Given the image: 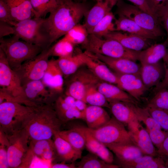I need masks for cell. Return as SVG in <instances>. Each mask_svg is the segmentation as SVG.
<instances>
[{
	"mask_svg": "<svg viewBox=\"0 0 168 168\" xmlns=\"http://www.w3.org/2000/svg\"><path fill=\"white\" fill-rule=\"evenodd\" d=\"M88 10L84 3L63 0L44 19L40 29L47 47L78 24Z\"/></svg>",
	"mask_w": 168,
	"mask_h": 168,
	"instance_id": "1",
	"label": "cell"
},
{
	"mask_svg": "<svg viewBox=\"0 0 168 168\" xmlns=\"http://www.w3.org/2000/svg\"><path fill=\"white\" fill-rule=\"evenodd\" d=\"M62 123L52 104H45L35 107L24 129L30 139H51L60 130Z\"/></svg>",
	"mask_w": 168,
	"mask_h": 168,
	"instance_id": "2",
	"label": "cell"
},
{
	"mask_svg": "<svg viewBox=\"0 0 168 168\" xmlns=\"http://www.w3.org/2000/svg\"><path fill=\"white\" fill-rule=\"evenodd\" d=\"M0 103L5 101L16 102L30 106L38 105L27 99L19 77L10 67L0 49Z\"/></svg>",
	"mask_w": 168,
	"mask_h": 168,
	"instance_id": "3",
	"label": "cell"
},
{
	"mask_svg": "<svg viewBox=\"0 0 168 168\" xmlns=\"http://www.w3.org/2000/svg\"><path fill=\"white\" fill-rule=\"evenodd\" d=\"M36 106L11 101L0 103V130L6 136H9L24 129Z\"/></svg>",
	"mask_w": 168,
	"mask_h": 168,
	"instance_id": "4",
	"label": "cell"
},
{
	"mask_svg": "<svg viewBox=\"0 0 168 168\" xmlns=\"http://www.w3.org/2000/svg\"><path fill=\"white\" fill-rule=\"evenodd\" d=\"M0 49L4 53L11 68L14 71L25 62L39 54L42 47L21 41L17 36L0 39Z\"/></svg>",
	"mask_w": 168,
	"mask_h": 168,
	"instance_id": "5",
	"label": "cell"
},
{
	"mask_svg": "<svg viewBox=\"0 0 168 168\" xmlns=\"http://www.w3.org/2000/svg\"><path fill=\"white\" fill-rule=\"evenodd\" d=\"M86 51L113 58H124L136 62L138 60L140 51L128 49L117 40L102 38L89 34L86 41L82 44Z\"/></svg>",
	"mask_w": 168,
	"mask_h": 168,
	"instance_id": "6",
	"label": "cell"
},
{
	"mask_svg": "<svg viewBox=\"0 0 168 168\" xmlns=\"http://www.w3.org/2000/svg\"><path fill=\"white\" fill-rule=\"evenodd\" d=\"M85 128L93 137L106 147L114 144H134L124 125L114 117L110 118L107 122L97 128Z\"/></svg>",
	"mask_w": 168,
	"mask_h": 168,
	"instance_id": "7",
	"label": "cell"
},
{
	"mask_svg": "<svg viewBox=\"0 0 168 168\" xmlns=\"http://www.w3.org/2000/svg\"><path fill=\"white\" fill-rule=\"evenodd\" d=\"M117 12L135 22L143 28L153 33L157 38L164 33L160 24L155 18L143 11L138 7L118 0L116 3Z\"/></svg>",
	"mask_w": 168,
	"mask_h": 168,
	"instance_id": "8",
	"label": "cell"
},
{
	"mask_svg": "<svg viewBox=\"0 0 168 168\" xmlns=\"http://www.w3.org/2000/svg\"><path fill=\"white\" fill-rule=\"evenodd\" d=\"M51 56L50 47L45 48L14 71L20 78L22 85L30 81L42 79L48 66L49 58Z\"/></svg>",
	"mask_w": 168,
	"mask_h": 168,
	"instance_id": "9",
	"label": "cell"
},
{
	"mask_svg": "<svg viewBox=\"0 0 168 168\" xmlns=\"http://www.w3.org/2000/svg\"><path fill=\"white\" fill-rule=\"evenodd\" d=\"M6 136L8 139L7 152L9 167L20 168L29 149L30 139L28 133L23 129L12 135Z\"/></svg>",
	"mask_w": 168,
	"mask_h": 168,
	"instance_id": "10",
	"label": "cell"
},
{
	"mask_svg": "<svg viewBox=\"0 0 168 168\" xmlns=\"http://www.w3.org/2000/svg\"><path fill=\"white\" fill-rule=\"evenodd\" d=\"M80 68L73 74L66 88L65 94L84 101L86 94L91 87L97 86L99 79L88 68Z\"/></svg>",
	"mask_w": 168,
	"mask_h": 168,
	"instance_id": "11",
	"label": "cell"
},
{
	"mask_svg": "<svg viewBox=\"0 0 168 168\" xmlns=\"http://www.w3.org/2000/svg\"><path fill=\"white\" fill-rule=\"evenodd\" d=\"M44 18H35L16 22L14 26V35L27 42L47 47L46 40L41 34L40 29Z\"/></svg>",
	"mask_w": 168,
	"mask_h": 168,
	"instance_id": "12",
	"label": "cell"
},
{
	"mask_svg": "<svg viewBox=\"0 0 168 168\" xmlns=\"http://www.w3.org/2000/svg\"><path fill=\"white\" fill-rule=\"evenodd\" d=\"M127 125L132 142L143 154L157 156V149L153 144L148 132L138 119L130 122Z\"/></svg>",
	"mask_w": 168,
	"mask_h": 168,
	"instance_id": "13",
	"label": "cell"
},
{
	"mask_svg": "<svg viewBox=\"0 0 168 168\" xmlns=\"http://www.w3.org/2000/svg\"><path fill=\"white\" fill-rule=\"evenodd\" d=\"M22 86L26 97L30 101L37 105L52 104L54 96L41 80L30 81Z\"/></svg>",
	"mask_w": 168,
	"mask_h": 168,
	"instance_id": "14",
	"label": "cell"
},
{
	"mask_svg": "<svg viewBox=\"0 0 168 168\" xmlns=\"http://www.w3.org/2000/svg\"><path fill=\"white\" fill-rule=\"evenodd\" d=\"M114 73L117 78V85L135 100H139L147 89L140 75Z\"/></svg>",
	"mask_w": 168,
	"mask_h": 168,
	"instance_id": "15",
	"label": "cell"
},
{
	"mask_svg": "<svg viewBox=\"0 0 168 168\" xmlns=\"http://www.w3.org/2000/svg\"><path fill=\"white\" fill-rule=\"evenodd\" d=\"M84 53L85 65L100 80L117 85V78L114 73L94 54L86 51Z\"/></svg>",
	"mask_w": 168,
	"mask_h": 168,
	"instance_id": "16",
	"label": "cell"
},
{
	"mask_svg": "<svg viewBox=\"0 0 168 168\" xmlns=\"http://www.w3.org/2000/svg\"><path fill=\"white\" fill-rule=\"evenodd\" d=\"M63 75L56 60H49L47 68L41 80L45 86L55 96L63 90Z\"/></svg>",
	"mask_w": 168,
	"mask_h": 168,
	"instance_id": "17",
	"label": "cell"
},
{
	"mask_svg": "<svg viewBox=\"0 0 168 168\" xmlns=\"http://www.w3.org/2000/svg\"><path fill=\"white\" fill-rule=\"evenodd\" d=\"M104 38L115 40L126 48L136 51L143 50L150 46V39L127 32L114 31Z\"/></svg>",
	"mask_w": 168,
	"mask_h": 168,
	"instance_id": "18",
	"label": "cell"
},
{
	"mask_svg": "<svg viewBox=\"0 0 168 168\" xmlns=\"http://www.w3.org/2000/svg\"><path fill=\"white\" fill-rule=\"evenodd\" d=\"M118 0H102L97 2L96 4L88 11L84 25L87 30L92 28L106 14L111 12L113 7Z\"/></svg>",
	"mask_w": 168,
	"mask_h": 168,
	"instance_id": "19",
	"label": "cell"
},
{
	"mask_svg": "<svg viewBox=\"0 0 168 168\" xmlns=\"http://www.w3.org/2000/svg\"><path fill=\"white\" fill-rule=\"evenodd\" d=\"M166 72L165 64L159 62L153 64H141L140 75L147 89L159 83L164 78Z\"/></svg>",
	"mask_w": 168,
	"mask_h": 168,
	"instance_id": "20",
	"label": "cell"
},
{
	"mask_svg": "<svg viewBox=\"0 0 168 168\" xmlns=\"http://www.w3.org/2000/svg\"><path fill=\"white\" fill-rule=\"evenodd\" d=\"M94 54L115 72L140 75L141 66L135 61L126 58H113L98 54Z\"/></svg>",
	"mask_w": 168,
	"mask_h": 168,
	"instance_id": "21",
	"label": "cell"
},
{
	"mask_svg": "<svg viewBox=\"0 0 168 168\" xmlns=\"http://www.w3.org/2000/svg\"><path fill=\"white\" fill-rule=\"evenodd\" d=\"M3 0L8 7L13 20L16 22L36 16L30 0Z\"/></svg>",
	"mask_w": 168,
	"mask_h": 168,
	"instance_id": "22",
	"label": "cell"
},
{
	"mask_svg": "<svg viewBox=\"0 0 168 168\" xmlns=\"http://www.w3.org/2000/svg\"><path fill=\"white\" fill-rule=\"evenodd\" d=\"M78 128L82 132L85 136V147L90 153L96 156L107 163L112 164L114 161V157L111 151L93 137L85 127Z\"/></svg>",
	"mask_w": 168,
	"mask_h": 168,
	"instance_id": "23",
	"label": "cell"
},
{
	"mask_svg": "<svg viewBox=\"0 0 168 168\" xmlns=\"http://www.w3.org/2000/svg\"><path fill=\"white\" fill-rule=\"evenodd\" d=\"M29 151L35 157L44 161L53 160L57 154L53 140L30 139Z\"/></svg>",
	"mask_w": 168,
	"mask_h": 168,
	"instance_id": "24",
	"label": "cell"
},
{
	"mask_svg": "<svg viewBox=\"0 0 168 168\" xmlns=\"http://www.w3.org/2000/svg\"><path fill=\"white\" fill-rule=\"evenodd\" d=\"M97 88L109 102L121 101L136 105V100L117 86L105 82H100Z\"/></svg>",
	"mask_w": 168,
	"mask_h": 168,
	"instance_id": "25",
	"label": "cell"
},
{
	"mask_svg": "<svg viewBox=\"0 0 168 168\" xmlns=\"http://www.w3.org/2000/svg\"><path fill=\"white\" fill-rule=\"evenodd\" d=\"M124 168H167L164 159L159 156L144 155L132 160L117 161Z\"/></svg>",
	"mask_w": 168,
	"mask_h": 168,
	"instance_id": "26",
	"label": "cell"
},
{
	"mask_svg": "<svg viewBox=\"0 0 168 168\" xmlns=\"http://www.w3.org/2000/svg\"><path fill=\"white\" fill-rule=\"evenodd\" d=\"M114 20L115 31H123L137 35L150 40L157 38L153 33L143 28L133 21L121 15Z\"/></svg>",
	"mask_w": 168,
	"mask_h": 168,
	"instance_id": "27",
	"label": "cell"
},
{
	"mask_svg": "<svg viewBox=\"0 0 168 168\" xmlns=\"http://www.w3.org/2000/svg\"><path fill=\"white\" fill-rule=\"evenodd\" d=\"M107 112L102 107L90 105L87 106L84 113V120L87 128L92 129L102 126L110 119Z\"/></svg>",
	"mask_w": 168,
	"mask_h": 168,
	"instance_id": "28",
	"label": "cell"
},
{
	"mask_svg": "<svg viewBox=\"0 0 168 168\" xmlns=\"http://www.w3.org/2000/svg\"><path fill=\"white\" fill-rule=\"evenodd\" d=\"M165 42L163 43L152 44L147 48L139 51L138 60L141 64L157 63L165 55L167 49Z\"/></svg>",
	"mask_w": 168,
	"mask_h": 168,
	"instance_id": "29",
	"label": "cell"
},
{
	"mask_svg": "<svg viewBox=\"0 0 168 168\" xmlns=\"http://www.w3.org/2000/svg\"><path fill=\"white\" fill-rule=\"evenodd\" d=\"M53 137L57 154L64 161L73 162L81 158L82 152L75 149L59 135L58 132L55 133Z\"/></svg>",
	"mask_w": 168,
	"mask_h": 168,
	"instance_id": "30",
	"label": "cell"
},
{
	"mask_svg": "<svg viewBox=\"0 0 168 168\" xmlns=\"http://www.w3.org/2000/svg\"><path fill=\"white\" fill-rule=\"evenodd\" d=\"M109 103V108L114 117L124 124L127 125L130 122L137 119L130 103L114 101Z\"/></svg>",
	"mask_w": 168,
	"mask_h": 168,
	"instance_id": "31",
	"label": "cell"
},
{
	"mask_svg": "<svg viewBox=\"0 0 168 168\" xmlns=\"http://www.w3.org/2000/svg\"><path fill=\"white\" fill-rule=\"evenodd\" d=\"M107 147L115 154L117 161L132 160L144 155L141 150L133 144H114Z\"/></svg>",
	"mask_w": 168,
	"mask_h": 168,
	"instance_id": "32",
	"label": "cell"
},
{
	"mask_svg": "<svg viewBox=\"0 0 168 168\" xmlns=\"http://www.w3.org/2000/svg\"><path fill=\"white\" fill-rule=\"evenodd\" d=\"M56 61L63 75L68 76L73 74L81 67L85 65L84 53L58 58Z\"/></svg>",
	"mask_w": 168,
	"mask_h": 168,
	"instance_id": "33",
	"label": "cell"
},
{
	"mask_svg": "<svg viewBox=\"0 0 168 168\" xmlns=\"http://www.w3.org/2000/svg\"><path fill=\"white\" fill-rule=\"evenodd\" d=\"M58 134L78 151L82 152L85 147V136L78 127L67 130H60L58 132Z\"/></svg>",
	"mask_w": 168,
	"mask_h": 168,
	"instance_id": "34",
	"label": "cell"
},
{
	"mask_svg": "<svg viewBox=\"0 0 168 168\" xmlns=\"http://www.w3.org/2000/svg\"><path fill=\"white\" fill-rule=\"evenodd\" d=\"M115 19L110 12L100 21L92 28L88 30L89 34H93L100 37H104L110 32L115 31L114 23Z\"/></svg>",
	"mask_w": 168,
	"mask_h": 168,
	"instance_id": "35",
	"label": "cell"
},
{
	"mask_svg": "<svg viewBox=\"0 0 168 168\" xmlns=\"http://www.w3.org/2000/svg\"><path fill=\"white\" fill-rule=\"evenodd\" d=\"M76 165L77 168H118L120 167L117 165L107 163L91 153L82 157Z\"/></svg>",
	"mask_w": 168,
	"mask_h": 168,
	"instance_id": "36",
	"label": "cell"
},
{
	"mask_svg": "<svg viewBox=\"0 0 168 168\" xmlns=\"http://www.w3.org/2000/svg\"><path fill=\"white\" fill-rule=\"evenodd\" d=\"M130 104L137 119L140 122H142L146 125L147 130L161 129L160 125L152 116L146 107L142 108L136 104L130 103Z\"/></svg>",
	"mask_w": 168,
	"mask_h": 168,
	"instance_id": "37",
	"label": "cell"
},
{
	"mask_svg": "<svg viewBox=\"0 0 168 168\" xmlns=\"http://www.w3.org/2000/svg\"><path fill=\"white\" fill-rule=\"evenodd\" d=\"M89 35L84 25L78 24L68 31L63 38L74 45L83 44L87 40Z\"/></svg>",
	"mask_w": 168,
	"mask_h": 168,
	"instance_id": "38",
	"label": "cell"
},
{
	"mask_svg": "<svg viewBox=\"0 0 168 168\" xmlns=\"http://www.w3.org/2000/svg\"><path fill=\"white\" fill-rule=\"evenodd\" d=\"M74 45L63 38L50 47L51 55L58 58L73 55Z\"/></svg>",
	"mask_w": 168,
	"mask_h": 168,
	"instance_id": "39",
	"label": "cell"
},
{
	"mask_svg": "<svg viewBox=\"0 0 168 168\" xmlns=\"http://www.w3.org/2000/svg\"><path fill=\"white\" fill-rule=\"evenodd\" d=\"M33 8L36 13L35 18H42L50 13L58 4L57 0H30Z\"/></svg>",
	"mask_w": 168,
	"mask_h": 168,
	"instance_id": "40",
	"label": "cell"
},
{
	"mask_svg": "<svg viewBox=\"0 0 168 168\" xmlns=\"http://www.w3.org/2000/svg\"><path fill=\"white\" fill-rule=\"evenodd\" d=\"M96 86H92L88 89L85 96L84 102L91 105L109 108V102Z\"/></svg>",
	"mask_w": 168,
	"mask_h": 168,
	"instance_id": "41",
	"label": "cell"
},
{
	"mask_svg": "<svg viewBox=\"0 0 168 168\" xmlns=\"http://www.w3.org/2000/svg\"><path fill=\"white\" fill-rule=\"evenodd\" d=\"M147 106L168 110V89H159Z\"/></svg>",
	"mask_w": 168,
	"mask_h": 168,
	"instance_id": "42",
	"label": "cell"
},
{
	"mask_svg": "<svg viewBox=\"0 0 168 168\" xmlns=\"http://www.w3.org/2000/svg\"><path fill=\"white\" fill-rule=\"evenodd\" d=\"M146 107L161 128L168 131V110L147 106Z\"/></svg>",
	"mask_w": 168,
	"mask_h": 168,
	"instance_id": "43",
	"label": "cell"
},
{
	"mask_svg": "<svg viewBox=\"0 0 168 168\" xmlns=\"http://www.w3.org/2000/svg\"><path fill=\"white\" fill-rule=\"evenodd\" d=\"M8 139L0 130V168H10L8 156Z\"/></svg>",
	"mask_w": 168,
	"mask_h": 168,
	"instance_id": "44",
	"label": "cell"
},
{
	"mask_svg": "<svg viewBox=\"0 0 168 168\" xmlns=\"http://www.w3.org/2000/svg\"><path fill=\"white\" fill-rule=\"evenodd\" d=\"M156 15L160 24L163 26L166 32L167 37L165 42L168 47V0L159 8Z\"/></svg>",
	"mask_w": 168,
	"mask_h": 168,
	"instance_id": "45",
	"label": "cell"
},
{
	"mask_svg": "<svg viewBox=\"0 0 168 168\" xmlns=\"http://www.w3.org/2000/svg\"><path fill=\"white\" fill-rule=\"evenodd\" d=\"M147 130V129H146ZM153 145L158 149L168 136V131L161 129L155 128L147 130Z\"/></svg>",
	"mask_w": 168,
	"mask_h": 168,
	"instance_id": "46",
	"label": "cell"
},
{
	"mask_svg": "<svg viewBox=\"0 0 168 168\" xmlns=\"http://www.w3.org/2000/svg\"><path fill=\"white\" fill-rule=\"evenodd\" d=\"M84 113L75 108L71 107L58 117L62 122L76 119L84 120Z\"/></svg>",
	"mask_w": 168,
	"mask_h": 168,
	"instance_id": "47",
	"label": "cell"
},
{
	"mask_svg": "<svg viewBox=\"0 0 168 168\" xmlns=\"http://www.w3.org/2000/svg\"><path fill=\"white\" fill-rule=\"evenodd\" d=\"M0 21L13 26L16 22L13 20L10 10L3 0H0Z\"/></svg>",
	"mask_w": 168,
	"mask_h": 168,
	"instance_id": "48",
	"label": "cell"
},
{
	"mask_svg": "<svg viewBox=\"0 0 168 168\" xmlns=\"http://www.w3.org/2000/svg\"><path fill=\"white\" fill-rule=\"evenodd\" d=\"M14 26L7 23L0 21V39L10 35H14Z\"/></svg>",
	"mask_w": 168,
	"mask_h": 168,
	"instance_id": "49",
	"label": "cell"
},
{
	"mask_svg": "<svg viewBox=\"0 0 168 168\" xmlns=\"http://www.w3.org/2000/svg\"><path fill=\"white\" fill-rule=\"evenodd\" d=\"M138 7L143 11L149 14L157 19L155 15L148 7L145 0H127Z\"/></svg>",
	"mask_w": 168,
	"mask_h": 168,
	"instance_id": "50",
	"label": "cell"
},
{
	"mask_svg": "<svg viewBox=\"0 0 168 168\" xmlns=\"http://www.w3.org/2000/svg\"><path fill=\"white\" fill-rule=\"evenodd\" d=\"M145 0L148 7L156 16V14L157 11L166 1V0Z\"/></svg>",
	"mask_w": 168,
	"mask_h": 168,
	"instance_id": "51",
	"label": "cell"
},
{
	"mask_svg": "<svg viewBox=\"0 0 168 168\" xmlns=\"http://www.w3.org/2000/svg\"><path fill=\"white\" fill-rule=\"evenodd\" d=\"M157 156L163 159L168 158V136L160 147L157 149Z\"/></svg>",
	"mask_w": 168,
	"mask_h": 168,
	"instance_id": "52",
	"label": "cell"
},
{
	"mask_svg": "<svg viewBox=\"0 0 168 168\" xmlns=\"http://www.w3.org/2000/svg\"><path fill=\"white\" fill-rule=\"evenodd\" d=\"M50 168H75L76 164L73 163L68 164L63 162L60 163H53L50 165Z\"/></svg>",
	"mask_w": 168,
	"mask_h": 168,
	"instance_id": "53",
	"label": "cell"
},
{
	"mask_svg": "<svg viewBox=\"0 0 168 168\" xmlns=\"http://www.w3.org/2000/svg\"><path fill=\"white\" fill-rule=\"evenodd\" d=\"M164 61L166 66V72L164 78L163 82L165 83L168 85V55L164 59Z\"/></svg>",
	"mask_w": 168,
	"mask_h": 168,
	"instance_id": "54",
	"label": "cell"
},
{
	"mask_svg": "<svg viewBox=\"0 0 168 168\" xmlns=\"http://www.w3.org/2000/svg\"><path fill=\"white\" fill-rule=\"evenodd\" d=\"M165 160L167 168H168V158L164 159Z\"/></svg>",
	"mask_w": 168,
	"mask_h": 168,
	"instance_id": "55",
	"label": "cell"
},
{
	"mask_svg": "<svg viewBox=\"0 0 168 168\" xmlns=\"http://www.w3.org/2000/svg\"><path fill=\"white\" fill-rule=\"evenodd\" d=\"M57 0L58 2V3H59L60 2H62L63 0Z\"/></svg>",
	"mask_w": 168,
	"mask_h": 168,
	"instance_id": "56",
	"label": "cell"
},
{
	"mask_svg": "<svg viewBox=\"0 0 168 168\" xmlns=\"http://www.w3.org/2000/svg\"><path fill=\"white\" fill-rule=\"evenodd\" d=\"M95 0L96 2H97V1H101V0Z\"/></svg>",
	"mask_w": 168,
	"mask_h": 168,
	"instance_id": "57",
	"label": "cell"
}]
</instances>
